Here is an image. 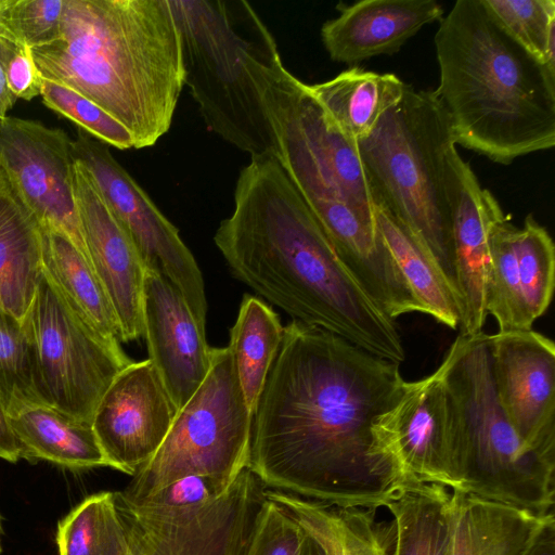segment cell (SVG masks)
I'll return each mask as SVG.
<instances>
[{
  "label": "cell",
  "mask_w": 555,
  "mask_h": 555,
  "mask_svg": "<svg viewBox=\"0 0 555 555\" xmlns=\"http://www.w3.org/2000/svg\"><path fill=\"white\" fill-rule=\"evenodd\" d=\"M404 382L400 363L291 321L253 414L248 468L269 489L386 507L416 486L378 452L372 431Z\"/></svg>",
  "instance_id": "6da1fadb"
},
{
  "label": "cell",
  "mask_w": 555,
  "mask_h": 555,
  "mask_svg": "<svg viewBox=\"0 0 555 555\" xmlns=\"http://www.w3.org/2000/svg\"><path fill=\"white\" fill-rule=\"evenodd\" d=\"M214 242L235 279L293 320L379 358L405 359L395 320L341 262L276 158L251 157L241 170L233 211Z\"/></svg>",
  "instance_id": "7a4b0ae2"
},
{
  "label": "cell",
  "mask_w": 555,
  "mask_h": 555,
  "mask_svg": "<svg viewBox=\"0 0 555 555\" xmlns=\"http://www.w3.org/2000/svg\"><path fill=\"white\" fill-rule=\"evenodd\" d=\"M31 52L42 78L103 108L135 149L169 130L185 85L170 0H66L60 38Z\"/></svg>",
  "instance_id": "3957f363"
},
{
  "label": "cell",
  "mask_w": 555,
  "mask_h": 555,
  "mask_svg": "<svg viewBox=\"0 0 555 555\" xmlns=\"http://www.w3.org/2000/svg\"><path fill=\"white\" fill-rule=\"evenodd\" d=\"M433 91L455 144L492 162L555 144V69L516 42L482 0H457L435 35Z\"/></svg>",
  "instance_id": "277c9868"
},
{
  "label": "cell",
  "mask_w": 555,
  "mask_h": 555,
  "mask_svg": "<svg viewBox=\"0 0 555 555\" xmlns=\"http://www.w3.org/2000/svg\"><path fill=\"white\" fill-rule=\"evenodd\" d=\"M455 489L535 514L553 512L555 460L529 450L496 400L489 335H459L443 361Z\"/></svg>",
  "instance_id": "5b68a950"
},
{
  "label": "cell",
  "mask_w": 555,
  "mask_h": 555,
  "mask_svg": "<svg viewBox=\"0 0 555 555\" xmlns=\"http://www.w3.org/2000/svg\"><path fill=\"white\" fill-rule=\"evenodd\" d=\"M454 145L434 92L410 85L373 130L357 140L375 204L426 247L456 292L447 175V154Z\"/></svg>",
  "instance_id": "8992f818"
},
{
  "label": "cell",
  "mask_w": 555,
  "mask_h": 555,
  "mask_svg": "<svg viewBox=\"0 0 555 555\" xmlns=\"http://www.w3.org/2000/svg\"><path fill=\"white\" fill-rule=\"evenodd\" d=\"M182 38L184 83L207 127L251 157L275 143L249 61L272 36L243 0H170Z\"/></svg>",
  "instance_id": "52a82bcc"
},
{
  "label": "cell",
  "mask_w": 555,
  "mask_h": 555,
  "mask_svg": "<svg viewBox=\"0 0 555 555\" xmlns=\"http://www.w3.org/2000/svg\"><path fill=\"white\" fill-rule=\"evenodd\" d=\"M249 69L275 143V158L304 199L338 201L375 220L376 205L357 141L338 127L283 65L274 38L251 56Z\"/></svg>",
  "instance_id": "ba28073f"
},
{
  "label": "cell",
  "mask_w": 555,
  "mask_h": 555,
  "mask_svg": "<svg viewBox=\"0 0 555 555\" xmlns=\"http://www.w3.org/2000/svg\"><path fill=\"white\" fill-rule=\"evenodd\" d=\"M251 418L229 348H211L205 379L155 455L119 492L135 501L190 475L232 482L248 467Z\"/></svg>",
  "instance_id": "9c48e42d"
},
{
  "label": "cell",
  "mask_w": 555,
  "mask_h": 555,
  "mask_svg": "<svg viewBox=\"0 0 555 555\" xmlns=\"http://www.w3.org/2000/svg\"><path fill=\"white\" fill-rule=\"evenodd\" d=\"M24 321L43 401L91 424L102 396L132 360L76 311L43 272Z\"/></svg>",
  "instance_id": "30bf717a"
},
{
  "label": "cell",
  "mask_w": 555,
  "mask_h": 555,
  "mask_svg": "<svg viewBox=\"0 0 555 555\" xmlns=\"http://www.w3.org/2000/svg\"><path fill=\"white\" fill-rule=\"evenodd\" d=\"M267 489L246 467L217 499L181 509H146L114 494L133 555H247Z\"/></svg>",
  "instance_id": "8fae6325"
},
{
  "label": "cell",
  "mask_w": 555,
  "mask_h": 555,
  "mask_svg": "<svg viewBox=\"0 0 555 555\" xmlns=\"http://www.w3.org/2000/svg\"><path fill=\"white\" fill-rule=\"evenodd\" d=\"M73 154L90 173L107 206L127 232L146 270L168 279L184 296L202 327L207 300L202 271L178 229L113 157L106 144L78 131Z\"/></svg>",
  "instance_id": "7c38bea8"
},
{
  "label": "cell",
  "mask_w": 555,
  "mask_h": 555,
  "mask_svg": "<svg viewBox=\"0 0 555 555\" xmlns=\"http://www.w3.org/2000/svg\"><path fill=\"white\" fill-rule=\"evenodd\" d=\"M0 165L40 227L65 234L88 258L68 135L35 120L7 116L0 120Z\"/></svg>",
  "instance_id": "4fadbf2b"
},
{
  "label": "cell",
  "mask_w": 555,
  "mask_h": 555,
  "mask_svg": "<svg viewBox=\"0 0 555 555\" xmlns=\"http://www.w3.org/2000/svg\"><path fill=\"white\" fill-rule=\"evenodd\" d=\"M496 400L521 442L555 460V344L531 330L489 335Z\"/></svg>",
  "instance_id": "5bb4252c"
},
{
  "label": "cell",
  "mask_w": 555,
  "mask_h": 555,
  "mask_svg": "<svg viewBox=\"0 0 555 555\" xmlns=\"http://www.w3.org/2000/svg\"><path fill=\"white\" fill-rule=\"evenodd\" d=\"M486 311L499 332L528 331L547 310L555 286V246L531 215L522 228L504 216L492 228Z\"/></svg>",
  "instance_id": "9a60e30c"
},
{
  "label": "cell",
  "mask_w": 555,
  "mask_h": 555,
  "mask_svg": "<svg viewBox=\"0 0 555 555\" xmlns=\"http://www.w3.org/2000/svg\"><path fill=\"white\" fill-rule=\"evenodd\" d=\"M177 413L149 359L124 367L102 396L91 421L108 467L133 476L158 451Z\"/></svg>",
  "instance_id": "2e32d148"
},
{
  "label": "cell",
  "mask_w": 555,
  "mask_h": 555,
  "mask_svg": "<svg viewBox=\"0 0 555 555\" xmlns=\"http://www.w3.org/2000/svg\"><path fill=\"white\" fill-rule=\"evenodd\" d=\"M378 452L413 483L455 489L449 457V412L442 369L404 382L399 398L373 422Z\"/></svg>",
  "instance_id": "e0dca14e"
},
{
  "label": "cell",
  "mask_w": 555,
  "mask_h": 555,
  "mask_svg": "<svg viewBox=\"0 0 555 555\" xmlns=\"http://www.w3.org/2000/svg\"><path fill=\"white\" fill-rule=\"evenodd\" d=\"M75 196L88 258L115 311L121 343L143 337L146 268L89 171L75 159Z\"/></svg>",
  "instance_id": "ac0fdd59"
},
{
  "label": "cell",
  "mask_w": 555,
  "mask_h": 555,
  "mask_svg": "<svg viewBox=\"0 0 555 555\" xmlns=\"http://www.w3.org/2000/svg\"><path fill=\"white\" fill-rule=\"evenodd\" d=\"M452 207L455 287L462 307L461 335L482 332L487 320L486 285L490 264V233L505 215L490 191L482 189L455 145L447 154Z\"/></svg>",
  "instance_id": "d6986e66"
},
{
  "label": "cell",
  "mask_w": 555,
  "mask_h": 555,
  "mask_svg": "<svg viewBox=\"0 0 555 555\" xmlns=\"http://www.w3.org/2000/svg\"><path fill=\"white\" fill-rule=\"evenodd\" d=\"M143 327L149 360L179 411L205 379L211 347L182 293L150 270L144 276Z\"/></svg>",
  "instance_id": "ffe728a7"
},
{
  "label": "cell",
  "mask_w": 555,
  "mask_h": 555,
  "mask_svg": "<svg viewBox=\"0 0 555 555\" xmlns=\"http://www.w3.org/2000/svg\"><path fill=\"white\" fill-rule=\"evenodd\" d=\"M337 10L339 15L323 24L321 38L330 57L346 64L398 52L443 15L436 0H362Z\"/></svg>",
  "instance_id": "44dd1931"
},
{
  "label": "cell",
  "mask_w": 555,
  "mask_h": 555,
  "mask_svg": "<svg viewBox=\"0 0 555 555\" xmlns=\"http://www.w3.org/2000/svg\"><path fill=\"white\" fill-rule=\"evenodd\" d=\"M448 555H522L554 513L527 509L452 491Z\"/></svg>",
  "instance_id": "7402d4cb"
},
{
  "label": "cell",
  "mask_w": 555,
  "mask_h": 555,
  "mask_svg": "<svg viewBox=\"0 0 555 555\" xmlns=\"http://www.w3.org/2000/svg\"><path fill=\"white\" fill-rule=\"evenodd\" d=\"M41 273L40 224L0 165V306L24 321Z\"/></svg>",
  "instance_id": "603a6c76"
},
{
  "label": "cell",
  "mask_w": 555,
  "mask_h": 555,
  "mask_svg": "<svg viewBox=\"0 0 555 555\" xmlns=\"http://www.w3.org/2000/svg\"><path fill=\"white\" fill-rule=\"evenodd\" d=\"M7 415L21 459L47 461L69 469L108 467L90 423L43 402L23 404Z\"/></svg>",
  "instance_id": "cb8c5ba5"
},
{
  "label": "cell",
  "mask_w": 555,
  "mask_h": 555,
  "mask_svg": "<svg viewBox=\"0 0 555 555\" xmlns=\"http://www.w3.org/2000/svg\"><path fill=\"white\" fill-rule=\"evenodd\" d=\"M267 498L292 516L327 555H391L390 528L376 521L373 509L337 507L269 488Z\"/></svg>",
  "instance_id": "d4e9b609"
},
{
  "label": "cell",
  "mask_w": 555,
  "mask_h": 555,
  "mask_svg": "<svg viewBox=\"0 0 555 555\" xmlns=\"http://www.w3.org/2000/svg\"><path fill=\"white\" fill-rule=\"evenodd\" d=\"M376 205V223L412 297L426 313L457 330L462 320L460 298L426 247L382 206Z\"/></svg>",
  "instance_id": "484cf974"
},
{
  "label": "cell",
  "mask_w": 555,
  "mask_h": 555,
  "mask_svg": "<svg viewBox=\"0 0 555 555\" xmlns=\"http://www.w3.org/2000/svg\"><path fill=\"white\" fill-rule=\"evenodd\" d=\"M408 85L395 74L352 66L334 78L309 85L338 127L354 141L369 134L382 116L396 105Z\"/></svg>",
  "instance_id": "4316f807"
},
{
  "label": "cell",
  "mask_w": 555,
  "mask_h": 555,
  "mask_svg": "<svg viewBox=\"0 0 555 555\" xmlns=\"http://www.w3.org/2000/svg\"><path fill=\"white\" fill-rule=\"evenodd\" d=\"M40 228L42 272L98 332L109 341L120 344L115 311L90 260L65 234Z\"/></svg>",
  "instance_id": "83f0119b"
},
{
  "label": "cell",
  "mask_w": 555,
  "mask_h": 555,
  "mask_svg": "<svg viewBox=\"0 0 555 555\" xmlns=\"http://www.w3.org/2000/svg\"><path fill=\"white\" fill-rule=\"evenodd\" d=\"M284 326L263 300L246 294L230 331L227 346L253 416L272 363L282 344Z\"/></svg>",
  "instance_id": "f1b7e54d"
},
{
  "label": "cell",
  "mask_w": 555,
  "mask_h": 555,
  "mask_svg": "<svg viewBox=\"0 0 555 555\" xmlns=\"http://www.w3.org/2000/svg\"><path fill=\"white\" fill-rule=\"evenodd\" d=\"M449 503L447 488L420 483L387 504L392 516L391 555H448Z\"/></svg>",
  "instance_id": "f546056e"
},
{
  "label": "cell",
  "mask_w": 555,
  "mask_h": 555,
  "mask_svg": "<svg viewBox=\"0 0 555 555\" xmlns=\"http://www.w3.org/2000/svg\"><path fill=\"white\" fill-rule=\"evenodd\" d=\"M59 555H133L115 494L94 493L57 525Z\"/></svg>",
  "instance_id": "4dcf8cb0"
},
{
  "label": "cell",
  "mask_w": 555,
  "mask_h": 555,
  "mask_svg": "<svg viewBox=\"0 0 555 555\" xmlns=\"http://www.w3.org/2000/svg\"><path fill=\"white\" fill-rule=\"evenodd\" d=\"M0 401L8 414L43 402L33 343L25 321L0 306Z\"/></svg>",
  "instance_id": "1f68e13d"
},
{
  "label": "cell",
  "mask_w": 555,
  "mask_h": 555,
  "mask_svg": "<svg viewBox=\"0 0 555 555\" xmlns=\"http://www.w3.org/2000/svg\"><path fill=\"white\" fill-rule=\"evenodd\" d=\"M503 29L532 56L555 69L554 0H482Z\"/></svg>",
  "instance_id": "d6a6232c"
},
{
  "label": "cell",
  "mask_w": 555,
  "mask_h": 555,
  "mask_svg": "<svg viewBox=\"0 0 555 555\" xmlns=\"http://www.w3.org/2000/svg\"><path fill=\"white\" fill-rule=\"evenodd\" d=\"M40 95L49 108L70 119L100 142L119 150L135 149L126 127L72 88L43 78Z\"/></svg>",
  "instance_id": "836d02e7"
},
{
  "label": "cell",
  "mask_w": 555,
  "mask_h": 555,
  "mask_svg": "<svg viewBox=\"0 0 555 555\" xmlns=\"http://www.w3.org/2000/svg\"><path fill=\"white\" fill-rule=\"evenodd\" d=\"M66 0H0V25L28 48L57 40Z\"/></svg>",
  "instance_id": "e575fe53"
},
{
  "label": "cell",
  "mask_w": 555,
  "mask_h": 555,
  "mask_svg": "<svg viewBox=\"0 0 555 555\" xmlns=\"http://www.w3.org/2000/svg\"><path fill=\"white\" fill-rule=\"evenodd\" d=\"M305 535L294 518L268 499L247 555H301Z\"/></svg>",
  "instance_id": "d590c367"
},
{
  "label": "cell",
  "mask_w": 555,
  "mask_h": 555,
  "mask_svg": "<svg viewBox=\"0 0 555 555\" xmlns=\"http://www.w3.org/2000/svg\"><path fill=\"white\" fill-rule=\"evenodd\" d=\"M209 476L190 475L179 478L154 493L131 503L152 511H173L199 505L220 496L231 485Z\"/></svg>",
  "instance_id": "8d00e7d4"
},
{
  "label": "cell",
  "mask_w": 555,
  "mask_h": 555,
  "mask_svg": "<svg viewBox=\"0 0 555 555\" xmlns=\"http://www.w3.org/2000/svg\"><path fill=\"white\" fill-rule=\"evenodd\" d=\"M42 79L31 49L17 41L7 65V83L11 94L16 100H31L40 95Z\"/></svg>",
  "instance_id": "74e56055"
},
{
  "label": "cell",
  "mask_w": 555,
  "mask_h": 555,
  "mask_svg": "<svg viewBox=\"0 0 555 555\" xmlns=\"http://www.w3.org/2000/svg\"><path fill=\"white\" fill-rule=\"evenodd\" d=\"M9 31L0 25V120L8 116L16 99L11 94L7 83V65L14 44L17 42Z\"/></svg>",
  "instance_id": "f35d334b"
},
{
  "label": "cell",
  "mask_w": 555,
  "mask_h": 555,
  "mask_svg": "<svg viewBox=\"0 0 555 555\" xmlns=\"http://www.w3.org/2000/svg\"><path fill=\"white\" fill-rule=\"evenodd\" d=\"M0 459L16 463L21 459L20 447L11 429L8 415L0 401Z\"/></svg>",
  "instance_id": "ab89813d"
},
{
  "label": "cell",
  "mask_w": 555,
  "mask_h": 555,
  "mask_svg": "<svg viewBox=\"0 0 555 555\" xmlns=\"http://www.w3.org/2000/svg\"><path fill=\"white\" fill-rule=\"evenodd\" d=\"M522 555H555V518L552 517L537 533Z\"/></svg>",
  "instance_id": "60d3db41"
},
{
  "label": "cell",
  "mask_w": 555,
  "mask_h": 555,
  "mask_svg": "<svg viewBox=\"0 0 555 555\" xmlns=\"http://www.w3.org/2000/svg\"><path fill=\"white\" fill-rule=\"evenodd\" d=\"M305 531V530H304ZM301 555H327L322 546L305 531Z\"/></svg>",
  "instance_id": "b9f144b4"
},
{
  "label": "cell",
  "mask_w": 555,
  "mask_h": 555,
  "mask_svg": "<svg viewBox=\"0 0 555 555\" xmlns=\"http://www.w3.org/2000/svg\"><path fill=\"white\" fill-rule=\"evenodd\" d=\"M1 533H2V526H1V517H0V554L2 553V546H1Z\"/></svg>",
  "instance_id": "7bdbcfd3"
}]
</instances>
